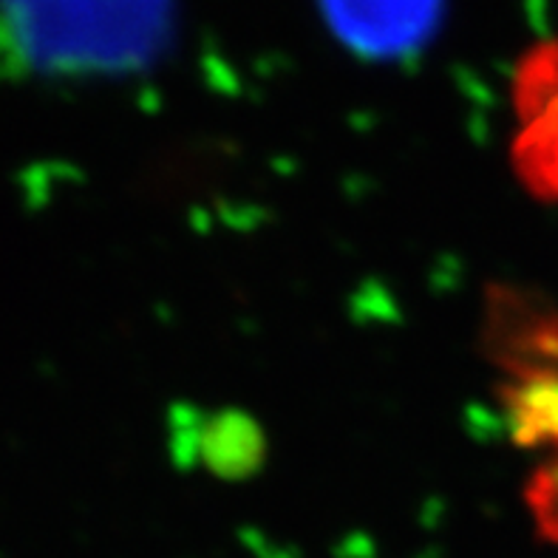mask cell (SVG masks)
<instances>
[{
  "mask_svg": "<svg viewBox=\"0 0 558 558\" xmlns=\"http://www.w3.org/2000/svg\"><path fill=\"white\" fill-rule=\"evenodd\" d=\"M320 7L340 40L368 57L417 49L442 14V0H320Z\"/></svg>",
  "mask_w": 558,
  "mask_h": 558,
  "instance_id": "1",
  "label": "cell"
},
{
  "mask_svg": "<svg viewBox=\"0 0 558 558\" xmlns=\"http://www.w3.org/2000/svg\"><path fill=\"white\" fill-rule=\"evenodd\" d=\"M519 165L527 182L558 196V43L538 46L519 74Z\"/></svg>",
  "mask_w": 558,
  "mask_h": 558,
  "instance_id": "2",
  "label": "cell"
}]
</instances>
